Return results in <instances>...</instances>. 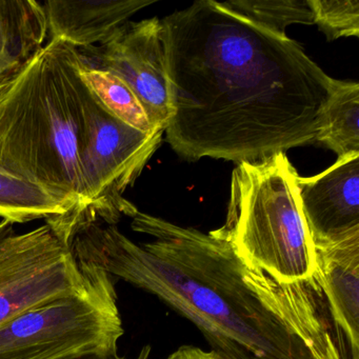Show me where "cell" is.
<instances>
[{"instance_id":"obj_6","label":"cell","mask_w":359,"mask_h":359,"mask_svg":"<svg viewBox=\"0 0 359 359\" xmlns=\"http://www.w3.org/2000/svg\"><path fill=\"white\" fill-rule=\"evenodd\" d=\"M163 133V129L147 133L119 121L90 92L79 153L86 213L113 226L123 216L132 218L137 213L123 194L161 146Z\"/></svg>"},{"instance_id":"obj_11","label":"cell","mask_w":359,"mask_h":359,"mask_svg":"<svg viewBox=\"0 0 359 359\" xmlns=\"http://www.w3.org/2000/svg\"><path fill=\"white\" fill-rule=\"evenodd\" d=\"M156 0H49L43 3L50 39L76 49L102 45L129 18Z\"/></svg>"},{"instance_id":"obj_8","label":"cell","mask_w":359,"mask_h":359,"mask_svg":"<svg viewBox=\"0 0 359 359\" xmlns=\"http://www.w3.org/2000/svg\"><path fill=\"white\" fill-rule=\"evenodd\" d=\"M79 50L88 62L123 79L144 107L151 125L165 129L170 102L161 20H129L102 45Z\"/></svg>"},{"instance_id":"obj_3","label":"cell","mask_w":359,"mask_h":359,"mask_svg":"<svg viewBox=\"0 0 359 359\" xmlns=\"http://www.w3.org/2000/svg\"><path fill=\"white\" fill-rule=\"evenodd\" d=\"M79 49L60 39L0 83V165L86 213L79 153L90 91Z\"/></svg>"},{"instance_id":"obj_15","label":"cell","mask_w":359,"mask_h":359,"mask_svg":"<svg viewBox=\"0 0 359 359\" xmlns=\"http://www.w3.org/2000/svg\"><path fill=\"white\" fill-rule=\"evenodd\" d=\"M79 56L81 79L108 112L140 131L151 133L158 129L151 125L144 107L123 79L106 69L90 64L81 52Z\"/></svg>"},{"instance_id":"obj_7","label":"cell","mask_w":359,"mask_h":359,"mask_svg":"<svg viewBox=\"0 0 359 359\" xmlns=\"http://www.w3.org/2000/svg\"><path fill=\"white\" fill-rule=\"evenodd\" d=\"M71 235L60 222H47L26 233L0 222V325L83 287L90 266L75 257Z\"/></svg>"},{"instance_id":"obj_1","label":"cell","mask_w":359,"mask_h":359,"mask_svg":"<svg viewBox=\"0 0 359 359\" xmlns=\"http://www.w3.org/2000/svg\"><path fill=\"white\" fill-rule=\"evenodd\" d=\"M161 25L165 138L178 156L238 165L316 142L334 79L299 43L214 0L195 1Z\"/></svg>"},{"instance_id":"obj_10","label":"cell","mask_w":359,"mask_h":359,"mask_svg":"<svg viewBox=\"0 0 359 359\" xmlns=\"http://www.w3.org/2000/svg\"><path fill=\"white\" fill-rule=\"evenodd\" d=\"M314 253L313 279L346 339L351 359H359V234L314 245Z\"/></svg>"},{"instance_id":"obj_16","label":"cell","mask_w":359,"mask_h":359,"mask_svg":"<svg viewBox=\"0 0 359 359\" xmlns=\"http://www.w3.org/2000/svg\"><path fill=\"white\" fill-rule=\"evenodd\" d=\"M222 4L254 24L281 35H285V29L291 25L314 24L308 0H231Z\"/></svg>"},{"instance_id":"obj_18","label":"cell","mask_w":359,"mask_h":359,"mask_svg":"<svg viewBox=\"0 0 359 359\" xmlns=\"http://www.w3.org/2000/svg\"><path fill=\"white\" fill-rule=\"evenodd\" d=\"M151 346H146L142 348L140 354L133 359H149ZM60 359H131L118 354V350L114 351H93V352L79 353V354L69 355Z\"/></svg>"},{"instance_id":"obj_14","label":"cell","mask_w":359,"mask_h":359,"mask_svg":"<svg viewBox=\"0 0 359 359\" xmlns=\"http://www.w3.org/2000/svg\"><path fill=\"white\" fill-rule=\"evenodd\" d=\"M316 142L339 157L359 154V85L334 79Z\"/></svg>"},{"instance_id":"obj_13","label":"cell","mask_w":359,"mask_h":359,"mask_svg":"<svg viewBox=\"0 0 359 359\" xmlns=\"http://www.w3.org/2000/svg\"><path fill=\"white\" fill-rule=\"evenodd\" d=\"M81 215L74 201L58 196L0 165V217L5 222H56L64 218L76 219Z\"/></svg>"},{"instance_id":"obj_5","label":"cell","mask_w":359,"mask_h":359,"mask_svg":"<svg viewBox=\"0 0 359 359\" xmlns=\"http://www.w3.org/2000/svg\"><path fill=\"white\" fill-rule=\"evenodd\" d=\"M81 289L41 302L0 325V359H60L118 350L125 333L112 276L89 264Z\"/></svg>"},{"instance_id":"obj_12","label":"cell","mask_w":359,"mask_h":359,"mask_svg":"<svg viewBox=\"0 0 359 359\" xmlns=\"http://www.w3.org/2000/svg\"><path fill=\"white\" fill-rule=\"evenodd\" d=\"M49 34L43 3L0 0V83L28 64Z\"/></svg>"},{"instance_id":"obj_9","label":"cell","mask_w":359,"mask_h":359,"mask_svg":"<svg viewBox=\"0 0 359 359\" xmlns=\"http://www.w3.org/2000/svg\"><path fill=\"white\" fill-rule=\"evenodd\" d=\"M297 187L313 247L359 234V154L339 157L312 177L298 176Z\"/></svg>"},{"instance_id":"obj_19","label":"cell","mask_w":359,"mask_h":359,"mask_svg":"<svg viewBox=\"0 0 359 359\" xmlns=\"http://www.w3.org/2000/svg\"><path fill=\"white\" fill-rule=\"evenodd\" d=\"M167 359H222L213 351H205L194 346H180Z\"/></svg>"},{"instance_id":"obj_4","label":"cell","mask_w":359,"mask_h":359,"mask_svg":"<svg viewBox=\"0 0 359 359\" xmlns=\"http://www.w3.org/2000/svg\"><path fill=\"white\" fill-rule=\"evenodd\" d=\"M298 176L285 153L238 163L231 176L226 224L216 230L245 264L287 285L312 280L316 269Z\"/></svg>"},{"instance_id":"obj_2","label":"cell","mask_w":359,"mask_h":359,"mask_svg":"<svg viewBox=\"0 0 359 359\" xmlns=\"http://www.w3.org/2000/svg\"><path fill=\"white\" fill-rule=\"evenodd\" d=\"M134 243L113 224L83 217L77 260L153 294L194 323L222 359H344L320 308L314 279L280 283L248 266L217 231L203 233L138 211Z\"/></svg>"},{"instance_id":"obj_17","label":"cell","mask_w":359,"mask_h":359,"mask_svg":"<svg viewBox=\"0 0 359 359\" xmlns=\"http://www.w3.org/2000/svg\"><path fill=\"white\" fill-rule=\"evenodd\" d=\"M314 24L327 41L359 36L358 0H308Z\"/></svg>"}]
</instances>
